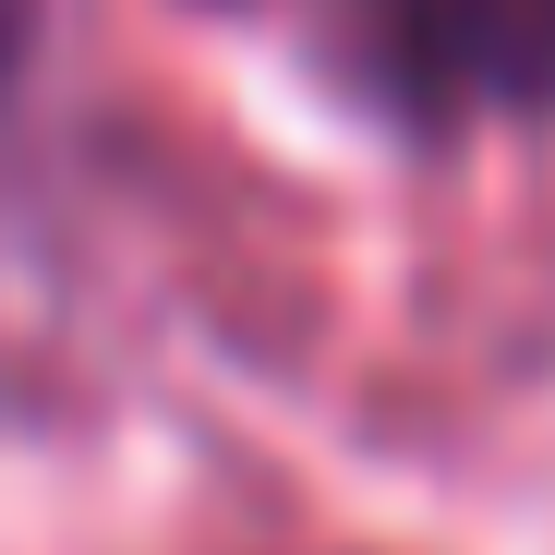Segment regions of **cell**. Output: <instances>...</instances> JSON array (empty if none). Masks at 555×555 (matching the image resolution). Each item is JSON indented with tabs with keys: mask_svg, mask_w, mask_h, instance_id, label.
<instances>
[{
	"mask_svg": "<svg viewBox=\"0 0 555 555\" xmlns=\"http://www.w3.org/2000/svg\"><path fill=\"white\" fill-rule=\"evenodd\" d=\"M338 49L399 121L555 109V0H338Z\"/></svg>",
	"mask_w": 555,
	"mask_h": 555,
	"instance_id": "1",
	"label": "cell"
},
{
	"mask_svg": "<svg viewBox=\"0 0 555 555\" xmlns=\"http://www.w3.org/2000/svg\"><path fill=\"white\" fill-rule=\"evenodd\" d=\"M13 37H25V0H0V61H13Z\"/></svg>",
	"mask_w": 555,
	"mask_h": 555,
	"instance_id": "2",
	"label": "cell"
}]
</instances>
